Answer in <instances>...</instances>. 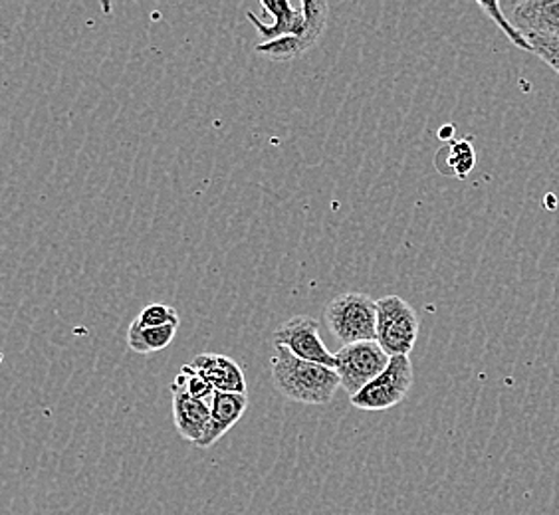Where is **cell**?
I'll use <instances>...</instances> for the list:
<instances>
[{"label": "cell", "mask_w": 559, "mask_h": 515, "mask_svg": "<svg viewBox=\"0 0 559 515\" xmlns=\"http://www.w3.org/2000/svg\"><path fill=\"white\" fill-rule=\"evenodd\" d=\"M179 325L181 323H169L162 327H138L131 323L130 332H128V345L133 354H157L173 344Z\"/></svg>", "instance_id": "4fadbf2b"}, {"label": "cell", "mask_w": 559, "mask_h": 515, "mask_svg": "<svg viewBox=\"0 0 559 515\" xmlns=\"http://www.w3.org/2000/svg\"><path fill=\"white\" fill-rule=\"evenodd\" d=\"M209 405H211V420H209L203 441L197 444L199 448H211L237 424L238 420L242 419V415L247 412L248 397L237 393H215Z\"/></svg>", "instance_id": "8fae6325"}, {"label": "cell", "mask_w": 559, "mask_h": 515, "mask_svg": "<svg viewBox=\"0 0 559 515\" xmlns=\"http://www.w3.org/2000/svg\"><path fill=\"white\" fill-rule=\"evenodd\" d=\"M518 33L526 38L530 52L558 50L559 0H522L510 4V19Z\"/></svg>", "instance_id": "277c9868"}, {"label": "cell", "mask_w": 559, "mask_h": 515, "mask_svg": "<svg viewBox=\"0 0 559 515\" xmlns=\"http://www.w3.org/2000/svg\"><path fill=\"white\" fill-rule=\"evenodd\" d=\"M439 140L444 141V143H451V141H454V125H444V128L439 129Z\"/></svg>", "instance_id": "d6986e66"}, {"label": "cell", "mask_w": 559, "mask_h": 515, "mask_svg": "<svg viewBox=\"0 0 559 515\" xmlns=\"http://www.w3.org/2000/svg\"><path fill=\"white\" fill-rule=\"evenodd\" d=\"M286 347L298 359L335 369V354L328 349L320 335V323L310 315H296L282 323L274 333V347Z\"/></svg>", "instance_id": "52a82bcc"}, {"label": "cell", "mask_w": 559, "mask_h": 515, "mask_svg": "<svg viewBox=\"0 0 559 515\" xmlns=\"http://www.w3.org/2000/svg\"><path fill=\"white\" fill-rule=\"evenodd\" d=\"M419 315L401 296L377 300L376 342L389 357L411 355L419 337Z\"/></svg>", "instance_id": "3957f363"}, {"label": "cell", "mask_w": 559, "mask_h": 515, "mask_svg": "<svg viewBox=\"0 0 559 515\" xmlns=\"http://www.w3.org/2000/svg\"><path fill=\"white\" fill-rule=\"evenodd\" d=\"M325 322L342 345L376 342L377 301L364 291H345L325 308Z\"/></svg>", "instance_id": "7a4b0ae2"}, {"label": "cell", "mask_w": 559, "mask_h": 515, "mask_svg": "<svg viewBox=\"0 0 559 515\" xmlns=\"http://www.w3.org/2000/svg\"><path fill=\"white\" fill-rule=\"evenodd\" d=\"M175 385L183 386L185 391L191 397L199 398V400H211L215 395V386L205 381L203 376L199 375L191 366L181 367L179 375L173 381Z\"/></svg>", "instance_id": "2e32d148"}, {"label": "cell", "mask_w": 559, "mask_h": 515, "mask_svg": "<svg viewBox=\"0 0 559 515\" xmlns=\"http://www.w3.org/2000/svg\"><path fill=\"white\" fill-rule=\"evenodd\" d=\"M389 359L391 357L377 342L342 345V349L335 354L334 369L340 386H344L349 397H354L388 369Z\"/></svg>", "instance_id": "8992f818"}, {"label": "cell", "mask_w": 559, "mask_h": 515, "mask_svg": "<svg viewBox=\"0 0 559 515\" xmlns=\"http://www.w3.org/2000/svg\"><path fill=\"white\" fill-rule=\"evenodd\" d=\"M534 55L538 56V58H542L546 64L556 72V74H559V52L558 50H536Z\"/></svg>", "instance_id": "ac0fdd59"}, {"label": "cell", "mask_w": 559, "mask_h": 515, "mask_svg": "<svg viewBox=\"0 0 559 515\" xmlns=\"http://www.w3.org/2000/svg\"><path fill=\"white\" fill-rule=\"evenodd\" d=\"M173 419L175 427L185 441L193 442L194 446L203 441L209 420H211V405L206 400L191 397L183 386L171 385Z\"/></svg>", "instance_id": "9c48e42d"}, {"label": "cell", "mask_w": 559, "mask_h": 515, "mask_svg": "<svg viewBox=\"0 0 559 515\" xmlns=\"http://www.w3.org/2000/svg\"><path fill=\"white\" fill-rule=\"evenodd\" d=\"M413 381L415 371L409 355L391 357L388 369L354 395L352 405L366 412H383L397 407L399 403L409 395Z\"/></svg>", "instance_id": "5b68a950"}, {"label": "cell", "mask_w": 559, "mask_h": 515, "mask_svg": "<svg viewBox=\"0 0 559 515\" xmlns=\"http://www.w3.org/2000/svg\"><path fill=\"white\" fill-rule=\"evenodd\" d=\"M189 366L215 386L216 393L247 395V376L235 359L221 354H201Z\"/></svg>", "instance_id": "30bf717a"}, {"label": "cell", "mask_w": 559, "mask_h": 515, "mask_svg": "<svg viewBox=\"0 0 559 515\" xmlns=\"http://www.w3.org/2000/svg\"><path fill=\"white\" fill-rule=\"evenodd\" d=\"M274 349L276 354L270 359V371L280 395L301 405L332 403L340 388V379L334 369L298 359L280 345Z\"/></svg>", "instance_id": "6da1fadb"}, {"label": "cell", "mask_w": 559, "mask_h": 515, "mask_svg": "<svg viewBox=\"0 0 559 515\" xmlns=\"http://www.w3.org/2000/svg\"><path fill=\"white\" fill-rule=\"evenodd\" d=\"M435 167L444 177L466 179L476 167V151L471 140H459L447 143L435 155Z\"/></svg>", "instance_id": "7c38bea8"}, {"label": "cell", "mask_w": 559, "mask_h": 515, "mask_svg": "<svg viewBox=\"0 0 559 515\" xmlns=\"http://www.w3.org/2000/svg\"><path fill=\"white\" fill-rule=\"evenodd\" d=\"M478 7H480V9L490 16V21L496 22V24L504 31L506 36L510 38V43L518 46L520 50H526V52H530V44H527L526 38H524L522 34L518 33L516 28L512 26V22L508 21V16H504V12H502V4H500V2H478Z\"/></svg>", "instance_id": "e0dca14e"}, {"label": "cell", "mask_w": 559, "mask_h": 515, "mask_svg": "<svg viewBox=\"0 0 559 515\" xmlns=\"http://www.w3.org/2000/svg\"><path fill=\"white\" fill-rule=\"evenodd\" d=\"M260 7H262V11L269 12L270 16L274 19L272 24H264L254 12H248L247 19L248 22L254 24L262 43H272V40L286 38V36H298L301 40V34H304V12H301V9L292 7L288 0H262ZM301 44H304V40H301ZM306 50H308V46H306Z\"/></svg>", "instance_id": "ba28073f"}, {"label": "cell", "mask_w": 559, "mask_h": 515, "mask_svg": "<svg viewBox=\"0 0 559 515\" xmlns=\"http://www.w3.org/2000/svg\"><path fill=\"white\" fill-rule=\"evenodd\" d=\"M254 50L259 55L266 56L272 62H290L308 52L298 36H286V38H278L272 43H259Z\"/></svg>", "instance_id": "5bb4252c"}, {"label": "cell", "mask_w": 559, "mask_h": 515, "mask_svg": "<svg viewBox=\"0 0 559 515\" xmlns=\"http://www.w3.org/2000/svg\"><path fill=\"white\" fill-rule=\"evenodd\" d=\"M133 325L138 327H162L169 323H181L179 313L167 303H150L141 310L140 315L133 320Z\"/></svg>", "instance_id": "9a60e30c"}]
</instances>
